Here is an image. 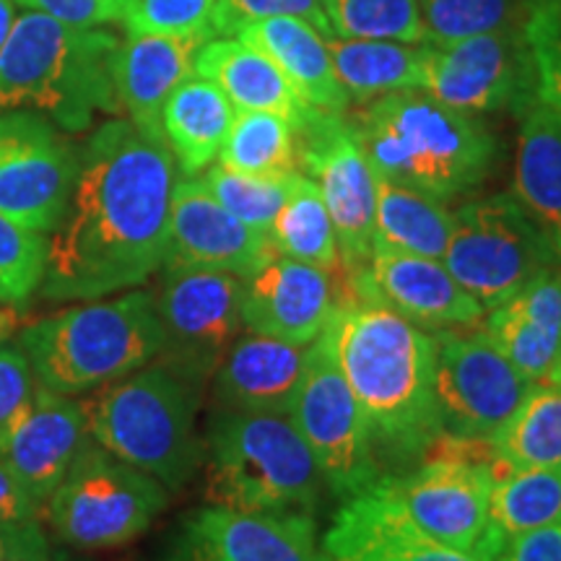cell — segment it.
<instances>
[{"label": "cell", "mask_w": 561, "mask_h": 561, "mask_svg": "<svg viewBox=\"0 0 561 561\" xmlns=\"http://www.w3.org/2000/svg\"><path fill=\"white\" fill-rule=\"evenodd\" d=\"M174 159L167 140L107 121L81 151L73 195L50 237L42 297L89 301L146 284L170 234Z\"/></svg>", "instance_id": "cell-1"}, {"label": "cell", "mask_w": 561, "mask_h": 561, "mask_svg": "<svg viewBox=\"0 0 561 561\" xmlns=\"http://www.w3.org/2000/svg\"><path fill=\"white\" fill-rule=\"evenodd\" d=\"M322 331L367 421L377 458L421 460L442 434L434 333L377 299L335 301Z\"/></svg>", "instance_id": "cell-2"}, {"label": "cell", "mask_w": 561, "mask_h": 561, "mask_svg": "<svg viewBox=\"0 0 561 561\" xmlns=\"http://www.w3.org/2000/svg\"><path fill=\"white\" fill-rule=\"evenodd\" d=\"M348 125L375 174L439 201L481 185L496 157L494 136L473 115L421 89L371 100Z\"/></svg>", "instance_id": "cell-3"}, {"label": "cell", "mask_w": 561, "mask_h": 561, "mask_svg": "<svg viewBox=\"0 0 561 561\" xmlns=\"http://www.w3.org/2000/svg\"><path fill=\"white\" fill-rule=\"evenodd\" d=\"M117 39L26 11L0 47V115L32 110L60 130H87L100 112H117L112 60Z\"/></svg>", "instance_id": "cell-4"}, {"label": "cell", "mask_w": 561, "mask_h": 561, "mask_svg": "<svg viewBox=\"0 0 561 561\" xmlns=\"http://www.w3.org/2000/svg\"><path fill=\"white\" fill-rule=\"evenodd\" d=\"M201 398L203 382L159 356L91 390L81 409L96 445L178 491L203 462Z\"/></svg>", "instance_id": "cell-5"}, {"label": "cell", "mask_w": 561, "mask_h": 561, "mask_svg": "<svg viewBox=\"0 0 561 561\" xmlns=\"http://www.w3.org/2000/svg\"><path fill=\"white\" fill-rule=\"evenodd\" d=\"M19 348L34 382L60 396H81L159 359L164 328L153 294L136 286L32 322L21 331Z\"/></svg>", "instance_id": "cell-6"}, {"label": "cell", "mask_w": 561, "mask_h": 561, "mask_svg": "<svg viewBox=\"0 0 561 561\" xmlns=\"http://www.w3.org/2000/svg\"><path fill=\"white\" fill-rule=\"evenodd\" d=\"M208 504L248 512H314L328 486L289 416L219 409L203 434Z\"/></svg>", "instance_id": "cell-7"}, {"label": "cell", "mask_w": 561, "mask_h": 561, "mask_svg": "<svg viewBox=\"0 0 561 561\" xmlns=\"http://www.w3.org/2000/svg\"><path fill=\"white\" fill-rule=\"evenodd\" d=\"M504 473L494 439L442 432L413 471L380 476V483L405 520L426 538L460 551L489 553V496Z\"/></svg>", "instance_id": "cell-8"}, {"label": "cell", "mask_w": 561, "mask_h": 561, "mask_svg": "<svg viewBox=\"0 0 561 561\" xmlns=\"http://www.w3.org/2000/svg\"><path fill=\"white\" fill-rule=\"evenodd\" d=\"M167 502L164 483L89 439L45 512L60 541L81 551H104L144 536Z\"/></svg>", "instance_id": "cell-9"}, {"label": "cell", "mask_w": 561, "mask_h": 561, "mask_svg": "<svg viewBox=\"0 0 561 561\" xmlns=\"http://www.w3.org/2000/svg\"><path fill=\"white\" fill-rule=\"evenodd\" d=\"M442 263L489 312L559 261L520 203L512 195H489L455 214Z\"/></svg>", "instance_id": "cell-10"}, {"label": "cell", "mask_w": 561, "mask_h": 561, "mask_svg": "<svg viewBox=\"0 0 561 561\" xmlns=\"http://www.w3.org/2000/svg\"><path fill=\"white\" fill-rule=\"evenodd\" d=\"M289 419L318 460L322 479L335 496L348 500L380 479L367 421L335 362L325 331L310 343L307 367Z\"/></svg>", "instance_id": "cell-11"}, {"label": "cell", "mask_w": 561, "mask_h": 561, "mask_svg": "<svg viewBox=\"0 0 561 561\" xmlns=\"http://www.w3.org/2000/svg\"><path fill=\"white\" fill-rule=\"evenodd\" d=\"M533 385L483 328L434 333V403L442 432L494 439Z\"/></svg>", "instance_id": "cell-12"}, {"label": "cell", "mask_w": 561, "mask_h": 561, "mask_svg": "<svg viewBox=\"0 0 561 561\" xmlns=\"http://www.w3.org/2000/svg\"><path fill=\"white\" fill-rule=\"evenodd\" d=\"M81 170V151L53 121L32 110L0 115V214L53 234Z\"/></svg>", "instance_id": "cell-13"}, {"label": "cell", "mask_w": 561, "mask_h": 561, "mask_svg": "<svg viewBox=\"0 0 561 561\" xmlns=\"http://www.w3.org/2000/svg\"><path fill=\"white\" fill-rule=\"evenodd\" d=\"M421 91L468 115L507 107L525 110L538 96L523 26H504L447 45H426Z\"/></svg>", "instance_id": "cell-14"}, {"label": "cell", "mask_w": 561, "mask_h": 561, "mask_svg": "<svg viewBox=\"0 0 561 561\" xmlns=\"http://www.w3.org/2000/svg\"><path fill=\"white\" fill-rule=\"evenodd\" d=\"M157 312L164 328L161 359L206 385L242 322V276L224 271H161Z\"/></svg>", "instance_id": "cell-15"}, {"label": "cell", "mask_w": 561, "mask_h": 561, "mask_svg": "<svg viewBox=\"0 0 561 561\" xmlns=\"http://www.w3.org/2000/svg\"><path fill=\"white\" fill-rule=\"evenodd\" d=\"M297 133L299 167L307 172L331 214L341 265L362 268L375 237V170L356 144L351 125L335 112L314 110Z\"/></svg>", "instance_id": "cell-16"}, {"label": "cell", "mask_w": 561, "mask_h": 561, "mask_svg": "<svg viewBox=\"0 0 561 561\" xmlns=\"http://www.w3.org/2000/svg\"><path fill=\"white\" fill-rule=\"evenodd\" d=\"M335 301L377 299L424 331H462L483 320V307L434 257L371 252L367 265L335 271Z\"/></svg>", "instance_id": "cell-17"}, {"label": "cell", "mask_w": 561, "mask_h": 561, "mask_svg": "<svg viewBox=\"0 0 561 561\" xmlns=\"http://www.w3.org/2000/svg\"><path fill=\"white\" fill-rule=\"evenodd\" d=\"M170 561H331L310 512L201 507L180 525Z\"/></svg>", "instance_id": "cell-18"}, {"label": "cell", "mask_w": 561, "mask_h": 561, "mask_svg": "<svg viewBox=\"0 0 561 561\" xmlns=\"http://www.w3.org/2000/svg\"><path fill=\"white\" fill-rule=\"evenodd\" d=\"M273 255L276 250L271 237L231 216L203 180L174 182L161 271H224L248 276Z\"/></svg>", "instance_id": "cell-19"}, {"label": "cell", "mask_w": 561, "mask_h": 561, "mask_svg": "<svg viewBox=\"0 0 561 561\" xmlns=\"http://www.w3.org/2000/svg\"><path fill=\"white\" fill-rule=\"evenodd\" d=\"M335 305L333 273L273 255L242 276L244 331L310 346Z\"/></svg>", "instance_id": "cell-20"}, {"label": "cell", "mask_w": 561, "mask_h": 561, "mask_svg": "<svg viewBox=\"0 0 561 561\" xmlns=\"http://www.w3.org/2000/svg\"><path fill=\"white\" fill-rule=\"evenodd\" d=\"M331 561H496L481 551H460L419 533L396 507L380 479L343 500L322 538Z\"/></svg>", "instance_id": "cell-21"}, {"label": "cell", "mask_w": 561, "mask_h": 561, "mask_svg": "<svg viewBox=\"0 0 561 561\" xmlns=\"http://www.w3.org/2000/svg\"><path fill=\"white\" fill-rule=\"evenodd\" d=\"M89 439L81 401L37 385L0 450V460L45 510Z\"/></svg>", "instance_id": "cell-22"}, {"label": "cell", "mask_w": 561, "mask_h": 561, "mask_svg": "<svg viewBox=\"0 0 561 561\" xmlns=\"http://www.w3.org/2000/svg\"><path fill=\"white\" fill-rule=\"evenodd\" d=\"M214 32L195 34H133L112 60L115 91L128 121L138 130L164 140L161 110L182 81L195 73V55Z\"/></svg>", "instance_id": "cell-23"}, {"label": "cell", "mask_w": 561, "mask_h": 561, "mask_svg": "<svg viewBox=\"0 0 561 561\" xmlns=\"http://www.w3.org/2000/svg\"><path fill=\"white\" fill-rule=\"evenodd\" d=\"M310 346L242 331L214 371L219 409L289 416L307 367Z\"/></svg>", "instance_id": "cell-24"}, {"label": "cell", "mask_w": 561, "mask_h": 561, "mask_svg": "<svg viewBox=\"0 0 561 561\" xmlns=\"http://www.w3.org/2000/svg\"><path fill=\"white\" fill-rule=\"evenodd\" d=\"M483 331L530 382H559L561 273L549 268L489 310Z\"/></svg>", "instance_id": "cell-25"}, {"label": "cell", "mask_w": 561, "mask_h": 561, "mask_svg": "<svg viewBox=\"0 0 561 561\" xmlns=\"http://www.w3.org/2000/svg\"><path fill=\"white\" fill-rule=\"evenodd\" d=\"M195 73L216 83L234 110L271 112L294 130L314 112L268 55L237 37H210L195 55Z\"/></svg>", "instance_id": "cell-26"}, {"label": "cell", "mask_w": 561, "mask_h": 561, "mask_svg": "<svg viewBox=\"0 0 561 561\" xmlns=\"http://www.w3.org/2000/svg\"><path fill=\"white\" fill-rule=\"evenodd\" d=\"M515 191L528 219L561 263V112L543 102L525 107L517 133Z\"/></svg>", "instance_id": "cell-27"}, {"label": "cell", "mask_w": 561, "mask_h": 561, "mask_svg": "<svg viewBox=\"0 0 561 561\" xmlns=\"http://www.w3.org/2000/svg\"><path fill=\"white\" fill-rule=\"evenodd\" d=\"M237 39L263 50L314 110L341 115L348 94L335 76L328 39L299 19H265L244 26Z\"/></svg>", "instance_id": "cell-28"}, {"label": "cell", "mask_w": 561, "mask_h": 561, "mask_svg": "<svg viewBox=\"0 0 561 561\" xmlns=\"http://www.w3.org/2000/svg\"><path fill=\"white\" fill-rule=\"evenodd\" d=\"M237 110L224 91L203 76H191L172 91L161 110V133L170 146L174 167L185 174L206 172L227 140Z\"/></svg>", "instance_id": "cell-29"}, {"label": "cell", "mask_w": 561, "mask_h": 561, "mask_svg": "<svg viewBox=\"0 0 561 561\" xmlns=\"http://www.w3.org/2000/svg\"><path fill=\"white\" fill-rule=\"evenodd\" d=\"M375 237L371 252H396L442 261L450 244L455 214L445 201L375 174Z\"/></svg>", "instance_id": "cell-30"}, {"label": "cell", "mask_w": 561, "mask_h": 561, "mask_svg": "<svg viewBox=\"0 0 561 561\" xmlns=\"http://www.w3.org/2000/svg\"><path fill=\"white\" fill-rule=\"evenodd\" d=\"M328 50L348 100L367 104L392 91L421 89L426 45L333 37Z\"/></svg>", "instance_id": "cell-31"}, {"label": "cell", "mask_w": 561, "mask_h": 561, "mask_svg": "<svg viewBox=\"0 0 561 561\" xmlns=\"http://www.w3.org/2000/svg\"><path fill=\"white\" fill-rule=\"evenodd\" d=\"M496 458L504 471L561 473V380L533 385L520 409L494 434Z\"/></svg>", "instance_id": "cell-32"}, {"label": "cell", "mask_w": 561, "mask_h": 561, "mask_svg": "<svg viewBox=\"0 0 561 561\" xmlns=\"http://www.w3.org/2000/svg\"><path fill=\"white\" fill-rule=\"evenodd\" d=\"M561 520V473L559 471H510L494 481L489 496L491 557L502 551L510 538Z\"/></svg>", "instance_id": "cell-33"}, {"label": "cell", "mask_w": 561, "mask_h": 561, "mask_svg": "<svg viewBox=\"0 0 561 561\" xmlns=\"http://www.w3.org/2000/svg\"><path fill=\"white\" fill-rule=\"evenodd\" d=\"M268 237L278 255L328 273L343 268L331 214L318 185L307 174H294L289 198L273 221Z\"/></svg>", "instance_id": "cell-34"}, {"label": "cell", "mask_w": 561, "mask_h": 561, "mask_svg": "<svg viewBox=\"0 0 561 561\" xmlns=\"http://www.w3.org/2000/svg\"><path fill=\"white\" fill-rule=\"evenodd\" d=\"M219 164L255 178H289L299 172L297 133L271 112L237 110L219 151Z\"/></svg>", "instance_id": "cell-35"}, {"label": "cell", "mask_w": 561, "mask_h": 561, "mask_svg": "<svg viewBox=\"0 0 561 561\" xmlns=\"http://www.w3.org/2000/svg\"><path fill=\"white\" fill-rule=\"evenodd\" d=\"M333 37L424 45L416 0H322Z\"/></svg>", "instance_id": "cell-36"}, {"label": "cell", "mask_w": 561, "mask_h": 561, "mask_svg": "<svg viewBox=\"0 0 561 561\" xmlns=\"http://www.w3.org/2000/svg\"><path fill=\"white\" fill-rule=\"evenodd\" d=\"M201 180L231 216L248 224L250 229L268 234L289 198L294 174L289 178H255V174L231 172L227 167L216 164L208 167Z\"/></svg>", "instance_id": "cell-37"}, {"label": "cell", "mask_w": 561, "mask_h": 561, "mask_svg": "<svg viewBox=\"0 0 561 561\" xmlns=\"http://www.w3.org/2000/svg\"><path fill=\"white\" fill-rule=\"evenodd\" d=\"M50 237L0 214V305L21 307L39 291Z\"/></svg>", "instance_id": "cell-38"}, {"label": "cell", "mask_w": 561, "mask_h": 561, "mask_svg": "<svg viewBox=\"0 0 561 561\" xmlns=\"http://www.w3.org/2000/svg\"><path fill=\"white\" fill-rule=\"evenodd\" d=\"M426 45H447L512 26V0H416Z\"/></svg>", "instance_id": "cell-39"}, {"label": "cell", "mask_w": 561, "mask_h": 561, "mask_svg": "<svg viewBox=\"0 0 561 561\" xmlns=\"http://www.w3.org/2000/svg\"><path fill=\"white\" fill-rule=\"evenodd\" d=\"M538 102L561 112V0H530L523 21Z\"/></svg>", "instance_id": "cell-40"}, {"label": "cell", "mask_w": 561, "mask_h": 561, "mask_svg": "<svg viewBox=\"0 0 561 561\" xmlns=\"http://www.w3.org/2000/svg\"><path fill=\"white\" fill-rule=\"evenodd\" d=\"M265 19L307 21L322 37L333 39L322 0H219L214 11V32L224 37H237L244 26Z\"/></svg>", "instance_id": "cell-41"}, {"label": "cell", "mask_w": 561, "mask_h": 561, "mask_svg": "<svg viewBox=\"0 0 561 561\" xmlns=\"http://www.w3.org/2000/svg\"><path fill=\"white\" fill-rule=\"evenodd\" d=\"M216 3L219 0H130L123 24L133 34L214 32Z\"/></svg>", "instance_id": "cell-42"}, {"label": "cell", "mask_w": 561, "mask_h": 561, "mask_svg": "<svg viewBox=\"0 0 561 561\" xmlns=\"http://www.w3.org/2000/svg\"><path fill=\"white\" fill-rule=\"evenodd\" d=\"M37 388L32 367L19 346H0V450Z\"/></svg>", "instance_id": "cell-43"}, {"label": "cell", "mask_w": 561, "mask_h": 561, "mask_svg": "<svg viewBox=\"0 0 561 561\" xmlns=\"http://www.w3.org/2000/svg\"><path fill=\"white\" fill-rule=\"evenodd\" d=\"M30 11H42L79 30H96L104 24H117L128 16L130 0H16Z\"/></svg>", "instance_id": "cell-44"}, {"label": "cell", "mask_w": 561, "mask_h": 561, "mask_svg": "<svg viewBox=\"0 0 561 561\" xmlns=\"http://www.w3.org/2000/svg\"><path fill=\"white\" fill-rule=\"evenodd\" d=\"M496 561H561V520L510 538Z\"/></svg>", "instance_id": "cell-45"}, {"label": "cell", "mask_w": 561, "mask_h": 561, "mask_svg": "<svg viewBox=\"0 0 561 561\" xmlns=\"http://www.w3.org/2000/svg\"><path fill=\"white\" fill-rule=\"evenodd\" d=\"M39 515L42 504L34 502V496L21 486L11 468L0 460V523L39 520Z\"/></svg>", "instance_id": "cell-46"}, {"label": "cell", "mask_w": 561, "mask_h": 561, "mask_svg": "<svg viewBox=\"0 0 561 561\" xmlns=\"http://www.w3.org/2000/svg\"><path fill=\"white\" fill-rule=\"evenodd\" d=\"M5 561H60V557L47 541L39 520H26L21 525L19 541Z\"/></svg>", "instance_id": "cell-47"}, {"label": "cell", "mask_w": 561, "mask_h": 561, "mask_svg": "<svg viewBox=\"0 0 561 561\" xmlns=\"http://www.w3.org/2000/svg\"><path fill=\"white\" fill-rule=\"evenodd\" d=\"M26 520H16V523H0V561L9 559V553L13 551V546L19 541L21 525Z\"/></svg>", "instance_id": "cell-48"}, {"label": "cell", "mask_w": 561, "mask_h": 561, "mask_svg": "<svg viewBox=\"0 0 561 561\" xmlns=\"http://www.w3.org/2000/svg\"><path fill=\"white\" fill-rule=\"evenodd\" d=\"M16 21V0H0V47L5 45Z\"/></svg>", "instance_id": "cell-49"}, {"label": "cell", "mask_w": 561, "mask_h": 561, "mask_svg": "<svg viewBox=\"0 0 561 561\" xmlns=\"http://www.w3.org/2000/svg\"><path fill=\"white\" fill-rule=\"evenodd\" d=\"M16 331V310L13 307H0V346H3L5 339Z\"/></svg>", "instance_id": "cell-50"}]
</instances>
